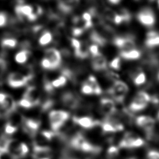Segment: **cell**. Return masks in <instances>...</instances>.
I'll list each match as a JSON object with an SVG mask.
<instances>
[{
  "instance_id": "25",
  "label": "cell",
  "mask_w": 159,
  "mask_h": 159,
  "mask_svg": "<svg viewBox=\"0 0 159 159\" xmlns=\"http://www.w3.org/2000/svg\"><path fill=\"white\" fill-rule=\"evenodd\" d=\"M144 143V141L142 138H140L139 137H137L132 142V145H131V148H138L141 146H142Z\"/></svg>"
},
{
  "instance_id": "14",
  "label": "cell",
  "mask_w": 159,
  "mask_h": 159,
  "mask_svg": "<svg viewBox=\"0 0 159 159\" xmlns=\"http://www.w3.org/2000/svg\"><path fill=\"white\" fill-rule=\"evenodd\" d=\"M17 40L14 38H4L1 40V46L2 49L10 50L16 47Z\"/></svg>"
},
{
  "instance_id": "24",
  "label": "cell",
  "mask_w": 159,
  "mask_h": 159,
  "mask_svg": "<svg viewBox=\"0 0 159 159\" xmlns=\"http://www.w3.org/2000/svg\"><path fill=\"white\" fill-rule=\"evenodd\" d=\"M89 54L92 55V57L99 54L100 53L99 47L96 44H93V43L90 44L89 46Z\"/></svg>"
},
{
  "instance_id": "4",
  "label": "cell",
  "mask_w": 159,
  "mask_h": 159,
  "mask_svg": "<svg viewBox=\"0 0 159 159\" xmlns=\"http://www.w3.org/2000/svg\"><path fill=\"white\" fill-rule=\"evenodd\" d=\"M138 20L143 25L151 27L155 22V14L152 10L148 7L143 8L137 15Z\"/></svg>"
},
{
  "instance_id": "33",
  "label": "cell",
  "mask_w": 159,
  "mask_h": 159,
  "mask_svg": "<svg viewBox=\"0 0 159 159\" xmlns=\"http://www.w3.org/2000/svg\"><path fill=\"white\" fill-rule=\"evenodd\" d=\"M130 159H134V158H130Z\"/></svg>"
},
{
  "instance_id": "1",
  "label": "cell",
  "mask_w": 159,
  "mask_h": 159,
  "mask_svg": "<svg viewBox=\"0 0 159 159\" xmlns=\"http://www.w3.org/2000/svg\"><path fill=\"white\" fill-rule=\"evenodd\" d=\"M70 117V113L66 111H51L48 114V120L51 130L56 133Z\"/></svg>"
},
{
  "instance_id": "16",
  "label": "cell",
  "mask_w": 159,
  "mask_h": 159,
  "mask_svg": "<svg viewBox=\"0 0 159 159\" xmlns=\"http://www.w3.org/2000/svg\"><path fill=\"white\" fill-rule=\"evenodd\" d=\"M132 77L134 83L137 86L142 85L146 81V76L143 71H138L134 73Z\"/></svg>"
},
{
  "instance_id": "7",
  "label": "cell",
  "mask_w": 159,
  "mask_h": 159,
  "mask_svg": "<svg viewBox=\"0 0 159 159\" xmlns=\"http://www.w3.org/2000/svg\"><path fill=\"white\" fill-rule=\"evenodd\" d=\"M99 109L105 117L111 116L116 112L115 102L110 98H101L99 101Z\"/></svg>"
},
{
  "instance_id": "5",
  "label": "cell",
  "mask_w": 159,
  "mask_h": 159,
  "mask_svg": "<svg viewBox=\"0 0 159 159\" xmlns=\"http://www.w3.org/2000/svg\"><path fill=\"white\" fill-rule=\"evenodd\" d=\"M136 124L143 129L150 137L152 134L155 125V120L153 118L148 116H140L135 119Z\"/></svg>"
},
{
  "instance_id": "13",
  "label": "cell",
  "mask_w": 159,
  "mask_h": 159,
  "mask_svg": "<svg viewBox=\"0 0 159 159\" xmlns=\"http://www.w3.org/2000/svg\"><path fill=\"white\" fill-rule=\"evenodd\" d=\"M31 55V51L29 50H20L15 55V61L17 63L24 64L28 60Z\"/></svg>"
},
{
  "instance_id": "3",
  "label": "cell",
  "mask_w": 159,
  "mask_h": 159,
  "mask_svg": "<svg viewBox=\"0 0 159 159\" xmlns=\"http://www.w3.org/2000/svg\"><path fill=\"white\" fill-rule=\"evenodd\" d=\"M28 79L17 71L12 72L7 77V84L13 89L22 88L27 86Z\"/></svg>"
},
{
  "instance_id": "27",
  "label": "cell",
  "mask_w": 159,
  "mask_h": 159,
  "mask_svg": "<svg viewBox=\"0 0 159 159\" xmlns=\"http://www.w3.org/2000/svg\"><path fill=\"white\" fill-rule=\"evenodd\" d=\"M107 2L110 4V5H117L118 4H119L120 2V1H119V0H111V1H108Z\"/></svg>"
},
{
  "instance_id": "15",
  "label": "cell",
  "mask_w": 159,
  "mask_h": 159,
  "mask_svg": "<svg viewBox=\"0 0 159 159\" xmlns=\"http://www.w3.org/2000/svg\"><path fill=\"white\" fill-rule=\"evenodd\" d=\"M53 35L52 32L45 30L39 39V44L41 46H45L52 42Z\"/></svg>"
},
{
  "instance_id": "29",
  "label": "cell",
  "mask_w": 159,
  "mask_h": 159,
  "mask_svg": "<svg viewBox=\"0 0 159 159\" xmlns=\"http://www.w3.org/2000/svg\"><path fill=\"white\" fill-rule=\"evenodd\" d=\"M157 79H158V81H159V72L158 73V75H157Z\"/></svg>"
},
{
  "instance_id": "9",
  "label": "cell",
  "mask_w": 159,
  "mask_h": 159,
  "mask_svg": "<svg viewBox=\"0 0 159 159\" xmlns=\"http://www.w3.org/2000/svg\"><path fill=\"white\" fill-rule=\"evenodd\" d=\"M147 104H148L147 102L143 101L141 99L135 96L129 104V111L132 112L142 111L147 107Z\"/></svg>"
},
{
  "instance_id": "21",
  "label": "cell",
  "mask_w": 159,
  "mask_h": 159,
  "mask_svg": "<svg viewBox=\"0 0 159 159\" xmlns=\"http://www.w3.org/2000/svg\"><path fill=\"white\" fill-rule=\"evenodd\" d=\"M17 104L18 106H19L23 109H29L33 107V106L31 104V102L30 101H29L28 100L24 99V98L21 99L20 101L17 102Z\"/></svg>"
},
{
  "instance_id": "12",
  "label": "cell",
  "mask_w": 159,
  "mask_h": 159,
  "mask_svg": "<svg viewBox=\"0 0 159 159\" xmlns=\"http://www.w3.org/2000/svg\"><path fill=\"white\" fill-rule=\"evenodd\" d=\"M119 53L120 56L126 60H137L141 57V52L137 48L125 52H119Z\"/></svg>"
},
{
  "instance_id": "11",
  "label": "cell",
  "mask_w": 159,
  "mask_h": 159,
  "mask_svg": "<svg viewBox=\"0 0 159 159\" xmlns=\"http://www.w3.org/2000/svg\"><path fill=\"white\" fill-rule=\"evenodd\" d=\"M145 45L149 48L159 45V34L155 31H150L147 34Z\"/></svg>"
},
{
  "instance_id": "8",
  "label": "cell",
  "mask_w": 159,
  "mask_h": 159,
  "mask_svg": "<svg viewBox=\"0 0 159 159\" xmlns=\"http://www.w3.org/2000/svg\"><path fill=\"white\" fill-rule=\"evenodd\" d=\"M72 118L74 122L78 125H79L80 127L83 128L84 129H87V130L91 129L96 125H98L102 123L99 121L94 120L90 116H86V117H83L80 118H76L74 116H72Z\"/></svg>"
},
{
  "instance_id": "28",
  "label": "cell",
  "mask_w": 159,
  "mask_h": 159,
  "mask_svg": "<svg viewBox=\"0 0 159 159\" xmlns=\"http://www.w3.org/2000/svg\"><path fill=\"white\" fill-rule=\"evenodd\" d=\"M7 94L4 93H2L0 92V104H1L5 99L6 97Z\"/></svg>"
},
{
  "instance_id": "17",
  "label": "cell",
  "mask_w": 159,
  "mask_h": 159,
  "mask_svg": "<svg viewBox=\"0 0 159 159\" xmlns=\"http://www.w3.org/2000/svg\"><path fill=\"white\" fill-rule=\"evenodd\" d=\"M119 153V147L116 145L110 146L106 152V158L107 159H116Z\"/></svg>"
},
{
  "instance_id": "6",
  "label": "cell",
  "mask_w": 159,
  "mask_h": 159,
  "mask_svg": "<svg viewBox=\"0 0 159 159\" xmlns=\"http://www.w3.org/2000/svg\"><path fill=\"white\" fill-rule=\"evenodd\" d=\"M92 69L97 71H104L107 70V60L102 53L93 56L91 60Z\"/></svg>"
},
{
  "instance_id": "23",
  "label": "cell",
  "mask_w": 159,
  "mask_h": 159,
  "mask_svg": "<svg viewBox=\"0 0 159 159\" xmlns=\"http://www.w3.org/2000/svg\"><path fill=\"white\" fill-rule=\"evenodd\" d=\"M81 92L82 93V94L84 95H88V96L93 95V91L89 85L84 83L81 86Z\"/></svg>"
},
{
  "instance_id": "26",
  "label": "cell",
  "mask_w": 159,
  "mask_h": 159,
  "mask_svg": "<svg viewBox=\"0 0 159 159\" xmlns=\"http://www.w3.org/2000/svg\"><path fill=\"white\" fill-rule=\"evenodd\" d=\"M147 159H159V152L152 150L148 152L147 155Z\"/></svg>"
},
{
  "instance_id": "19",
  "label": "cell",
  "mask_w": 159,
  "mask_h": 159,
  "mask_svg": "<svg viewBox=\"0 0 159 159\" xmlns=\"http://www.w3.org/2000/svg\"><path fill=\"white\" fill-rule=\"evenodd\" d=\"M121 64L120 58L119 57H116L109 62V66L111 68L114 70H119L121 68Z\"/></svg>"
},
{
  "instance_id": "18",
  "label": "cell",
  "mask_w": 159,
  "mask_h": 159,
  "mask_svg": "<svg viewBox=\"0 0 159 159\" xmlns=\"http://www.w3.org/2000/svg\"><path fill=\"white\" fill-rule=\"evenodd\" d=\"M66 82H67L66 78L65 76L61 75L55 80L53 81L52 82V84L53 88H60L63 86H65V84H66Z\"/></svg>"
},
{
  "instance_id": "30",
  "label": "cell",
  "mask_w": 159,
  "mask_h": 159,
  "mask_svg": "<svg viewBox=\"0 0 159 159\" xmlns=\"http://www.w3.org/2000/svg\"><path fill=\"white\" fill-rule=\"evenodd\" d=\"M157 118L159 119V111H158V112L157 114Z\"/></svg>"
},
{
  "instance_id": "2",
  "label": "cell",
  "mask_w": 159,
  "mask_h": 159,
  "mask_svg": "<svg viewBox=\"0 0 159 159\" xmlns=\"http://www.w3.org/2000/svg\"><path fill=\"white\" fill-rule=\"evenodd\" d=\"M44 58L47 59L52 66V70L60 69L61 66V57L60 51L54 47H50L44 50Z\"/></svg>"
},
{
  "instance_id": "32",
  "label": "cell",
  "mask_w": 159,
  "mask_h": 159,
  "mask_svg": "<svg viewBox=\"0 0 159 159\" xmlns=\"http://www.w3.org/2000/svg\"><path fill=\"white\" fill-rule=\"evenodd\" d=\"M158 6H159V1H158Z\"/></svg>"
},
{
  "instance_id": "31",
  "label": "cell",
  "mask_w": 159,
  "mask_h": 159,
  "mask_svg": "<svg viewBox=\"0 0 159 159\" xmlns=\"http://www.w3.org/2000/svg\"><path fill=\"white\" fill-rule=\"evenodd\" d=\"M41 159H50V158H41Z\"/></svg>"
},
{
  "instance_id": "20",
  "label": "cell",
  "mask_w": 159,
  "mask_h": 159,
  "mask_svg": "<svg viewBox=\"0 0 159 159\" xmlns=\"http://www.w3.org/2000/svg\"><path fill=\"white\" fill-rule=\"evenodd\" d=\"M18 130V127L14 126L13 125L11 124L8 122H7L4 127V130L5 132V135H10L15 134Z\"/></svg>"
},
{
  "instance_id": "22",
  "label": "cell",
  "mask_w": 159,
  "mask_h": 159,
  "mask_svg": "<svg viewBox=\"0 0 159 159\" xmlns=\"http://www.w3.org/2000/svg\"><path fill=\"white\" fill-rule=\"evenodd\" d=\"M8 15L6 12H0V27H4L8 24L9 17Z\"/></svg>"
},
{
  "instance_id": "10",
  "label": "cell",
  "mask_w": 159,
  "mask_h": 159,
  "mask_svg": "<svg viewBox=\"0 0 159 159\" xmlns=\"http://www.w3.org/2000/svg\"><path fill=\"white\" fill-rule=\"evenodd\" d=\"M89 85L93 91V95H101L102 94V90L101 89L96 78L93 75H89L86 81L84 83ZM83 83V84H84Z\"/></svg>"
}]
</instances>
